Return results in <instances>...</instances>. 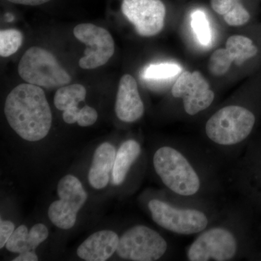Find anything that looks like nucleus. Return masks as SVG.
Returning a JSON list of instances; mask_svg holds the SVG:
<instances>
[{"label": "nucleus", "mask_w": 261, "mask_h": 261, "mask_svg": "<svg viewBox=\"0 0 261 261\" xmlns=\"http://www.w3.org/2000/svg\"><path fill=\"white\" fill-rule=\"evenodd\" d=\"M206 145L168 142L152 154V166L166 190L195 200L218 202L227 180L226 164Z\"/></svg>", "instance_id": "1"}, {"label": "nucleus", "mask_w": 261, "mask_h": 261, "mask_svg": "<svg viewBox=\"0 0 261 261\" xmlns=\"http://www.w3.org/2000/svg\"><path fill=\"white\" fill-rule=\"evenodd\" d=\"M251 207L239 199L224 204L216 221L196 235L185 249L189 261H232L246 259L260 249Z\"/></svg>", "instance_id": "2"}, {"label": "nucleus", "mask_w": 261, "mask_h": 261, "mask_svg": "<svg viewBox=\"0 0 261 261\" xmlns=\"http://www.w3.org/2000/svg\"><path fill=\"white\" fill-rule=\"evenodd\" d=\"M260 114L261 100L220 108L205 123L206 146L225 162H233L252 140Z\"/></svg>", "instance_id": "3"}, {"label": "nucleus", "mask_w": 261, "mask_h": 261, "mask_svg": "<svg viewBox=\"0 0 261 261\" xmlns=\"http://www.w3.org/2000/svg\"><path fill=\"white\" fill-rule=\"evenodd\" d=\"M152 221L160 227L181 236H196L210 226L223 205L214 201L195 200L167 191L147 200Z\"/></svg>", "instance_id": "4"}, {"label": "nucleus", "mask_w": 261, "mask_h": 261, "mask_svg": "<svg viewBox=\"0 0 261 261\" xmlns=\"http://www.w3.org/2000/svg\"><path fill=\"white\" fill-rule=\"evenodd\" d=\"M5 114L17 135L29 142L42 140L51 128L50 107L39 86L25 83L15 87L6 98Z\"/></svg>", "instance_id": "5"}, {"label": "nucleus", "mask_w": 261, "mask_h": 261, "mask_svg": "<svg viewBox=\"0 0 261 261\" xmlns=\"http://www.w3.org/2000/svg\"><path fill=\"white\" fill-rule=\"evenodd\" d=\"M227 180L239 199L261 214V137L249 142L227 171Z\"/></svg>", "instance_id": "6"}, {"label": "nucleus", "mask_w": 261, "mask_h": 261, "mask_svg": "<svg viewBox=\"0 0 261 261\" xmlns=\"http://www.w3.org/2000/svg\"><path fill=\"white\" fill-rule=\"evenodd\" d=\"M18 73L27 83L45 88L63 87L71 81L56 57L40 47H32L25 51L19 63Z\"/></svg>", "instance_id": "7"}, {"label": "nucleus", "mask_w": 261, "mask_h": 261, "mask_svg": "<svg viewBox=\"0 0 261 261\" xmlns=\"http://www.w3.org/2000/svg\"><path fill=\"white\" fill-rule=\"evenodd\" d=\"M167 240L153 228L136 225L126 230L119 240L117 255L132 261H155L167 255Z\"/></svg>", "instance_id": "8"}, {"label": "nucleus", "mask_w": 261, "mask_h": 261, "mask_svg": "<svg viewBox=\"0 0 261 261\" xmlns=\"http://www.w3.org/2000/svg\"><path fill=\"white\" fill-rule=\"evenodd\" d=\"M60 200L51 204L48 216L62 229H69L76 221L77 214L87 200V192L80 180L72 175L61 178L58 185Z\"/></svg>", "instance_id": "9"}, {"label": "nucleus", "mask_w": 261, "mask_h": 261, "mask_svg": "<svg viewBox=\"0 0 261 261\" xmlns=\"http://www.w3.org/2000/svg\"><path fill=\"white\" fill-rule=\"evenodd\" d=\"M171 94L181 99L182 110L188 116L204 112L214 102L215 93L208 82L199 71H184L173 84Z\"/></svg>", "instance_id": "10"}, {"label": "nucleus", "mask_w": 261, "mask_h": 261, "mask_svg": "<svg viewBox=\"0 0 261 261\" xmlns=\"http://www.w3.org/2000/svg\"><path fill=\"white\" fill-rule=\"evenodd\" d=\"M77 39L87 46L79 65L83 69L102 66L112 58L115 51L113 37L106 29L92 23L79 24L73 29Z\"/></svg>", "instance_id": "11"}, {"label": "nucleus", "mask_w": 261, "mask_h": 261, "mask_svg": "<svg viewBox=\"0 0 261 261\" xmlns=\"http://www.w3.org/2000/svg\"><path fill=\"white\" fill-rule=\"evenodd\" d=\"M121 11L142 37H153L164 27L166 10L161 0H123Z\"/></svg>", "instance_id": "12"}, {"label": "nucleus", "mask_w": 261, "mask_h": 261, "mask_svg": "<svg viewBox=\"0 0 261 261\" xmlns=\"http://www.w3.org/2000/svg\"><path fill=\"white\" fill-rule=\"evenodd\" d=\"M260 54L258 46L250 38L242 35L228 37L226 48L217 49L211 55L208 69L216 76L227 73L233 63L238 66L250 60H254Z\"/></svg>", "instance_id": "13"}, {"label": "nucleus", "mask_w": 261, "mask_h": 261, "mask_svg": "<svg viewBox=\"0 0 261 261\" xmlns=\"http://www.w3.org/2000/svg\"><path fill=\"white\" fill-rule=\"evenodd\" d=\"M115 111L118 119L125 123H134L143 116L145 106L132 75H123L120 80Z\"/></svg>", "instance_id": "14"}, {"label": "nucleus", "mask_w": 261, "mask_h": 261, "mask_svg": "<svg viewBox=\"0 0 261 261\" xmlns=\"http://www.w3.org/2000/svg\"><path fill=\"white\" fill-rule=\"evenodd\" d=\"M120 238L111 230H102L89 236L77 250V255L87 261H106L116 252Z\"/></svg>", "instance_id": "15"}, {"label": "nucleus", "mask_w": 261, "mask_h": 261, "mask_svg": "<svg viewBox=\"0 0 261 261\" xmlns=\"http://www.w3.org/2000/svg\"><path fill=\"white\" fill-rule=\"evenodd\" d=\"M116 155V148L108 142H105L96 149L89 172V184L93 188L100 190L107 186Z\"/></svg>", "instance_id": "16"}, {"label": "nucleus", "mask_w": 261, "mask_h": 261, "mask_svg": "<svg viewBox=\"0 0 261 261\" xmlns=\"http://www.w3.org/2000/svg\"><path fill=\"white\" fill-rule=\"evenodd\" d=\"M140 144L135 140H128L123 144L116 152L112 171L113 183L121 185L125 181L132 166L142 154Z\"/></svg>", "instance_id": "17"}, {"label": "nucleus", "mask_w": 261, "mask_h": 261, "mask_svg": "<svg viewBox=\"0 0 261 261\" xmlns=\"http://www.w3.org/2000/svg\"><path fill=\"white\" fill-rule=\"evenodd\" d=\"M86 95L87 90L82 84L63 86L57 90L54 104L58 110L64 111L68 108L78 106L79 103L85 99Z\"/></svg>", "instance_id": "18"}, {"label": "nucleus", "mask_w": 261, "mask_h": 261, "mask_svg": "<svg viewBox=\"0 0 261 261\" xmlns=\"http://www.w3.org/2000/svg\"><path fill=\"white\" fill-rule=\"evenodd\" d=\"M23 36L17 29H6L0 32V56L3 58L13 56L23 42Z\"/></svg>", "instance_id": "19"}, {"label": "nucleus", "mask_w": 261, "mask_h": 261, "mask_svg": "<svg viewBox=\"0 0 261 261\" xmlns=\"http://www.w3.org/2000/svg\"><path fill=\"white\" fill-rule=\"evenodd\" d=\"M181 71L179 65L172 63H159L147 66L144 70L143 77L147 80H166L179 74Z\"/></svg>", "instance_id": "20"}, {"label": "nucleus", "mask_w": 261, "mask_h": 261, "mask_svg": "<svg viewBox=\"0 0 261 261\" xmlns=\"http://www.w3.org/2000/svg\"><path fill=\"white\" fill-rule=\"evenodd\" d=\"M29 232L28 228L24 225H21L15 229L14 232L5 245L7 250L18 253L32 251L29 245Z\"/></svg>", "instance_id": "21"}, {"label": "nucleus", "mask_w": 261, "mask_h": 261, "mask_svg": "<svg viewBox=\"0 0 261 261\" xmlns=\"http://www.w3.org/2000/svg\"><path fill=\"white\" fill-rule=\"evenodd\" d=\"M192 27L201 44L207 45L211 41L208 20L203 12L197 10L192 15Z\"/></svg>", "instance_id": "22"}, {"label": "nucleus", "mask_w": 261, "mask_h": 261, "mask_svg": "<svg viewBox=\"0 0 261 261\" xmlns=\"http://www.w3.org/2000/svg\"><path fill=\"white\" fill-rule=\"evenodd\" d=\"M223 17L225 22L231 27H241L245 25L250 20V13L241 3L228 14Z\"/></svg>", "instance_id": "23"}, {"label": "nucleus", "mask_w": 261, "mask_h": 261, "mask_svg": "<svg viewBox=\"0 0 261 261\" xmlns=\"http://www.w3.org/2000/svg\"><path fill=\"white\" fill-rule=\"evenodd\" d=\"M48 235H49V231L44 224L34 225L29 232V245L30 250L34 251L48 238Z\"/></svg>", "instance_id": "24"}, {"label": "nucleus", "mask_w": 261, "mask_h": 261, "mask_svg": "<svg viewBox=\"0 0 261 261\" xmlns=\"http://www.w3.org/2000/svg\"><path fill=\"white\" fill-rule=\"evenodd\" d=\"M240 3V0H211L213 10L223 16L232 11Z\"/></svg>", "instance_id": "25"}, {"label": "nucleus", "mask_w": 261, "mask_h": 261, "mask_svg": "<svg viewBox=\"0 0 261 261\" xmlns=\"http://www.w3.org/2000/svg\"><path fill=\"white\" fill-rule=\"evenodd\" d=\"M98 114L97 111L90 106H86L80 109L77 123L80 126H92L97 121Z\"/></svg>", "instance_id": "26"}, {"label": "nucleus", "mask_w": 261, "mask_h": 261, "mask_svg": "<svg viewBox=\"0 0 261 261\" xmlns=\"http://www.w3.org/2000/svg\"><path fill=\"white\" fill-rule=\"evenodd\" d=\"M15 231L14 224L9 221H0V248H3L6 245L11 235Z\"/></svg>", "instance_id": "27"}, {"label": "nucleus", "mask_w": 261, "mask_h": 261, "mask_svg": "<svg viewBox=\"0 0 261 261\" xmlns=\"http://www.w3.org/2000/svg\"><path fill=\"white\" fill-rule=\"evenodd\" d=\"M80 109L78 106H74L65 110L63 112V118L65 123L73 124L78 121Z\"/></svg>", "instance_id": "28"}, {"label": "nucleus", "mask_w": 261, "mask_h": 261, "mask_svg": "<svg viewBox=\"0 0 261 261\" xmlns=\"http://www.w3.org/2000/svg\"><path fill=\"white\" fill-rule=\"evenodd\" d=\"M8 1L13 4L38 6V5L46 4L51 0H8Z\"/></svg>", "instance_id": "29"}, {"label": "nucleus", "mask_w": 261, "mask_h": 261, "mask_svg": "<svg viewBox=\"0 0 261 261\" xmlns=\"http://www.w3.org/2000/svg\"><path fill=\"white\" fill-rule=\"evenodd\" d=\"M13 261H37L38 256L34 251H27L20 253L18 257L13 259Z\"/></svg>", "instance_id": "30"}, {"label": "nucleus", "mask_w": 261, "mask_h": 261, "mask_svg": "<svg viewBox=\"0 0 261 261\" xmlns=\"http://www.w3.org/2000/svg\"><path fill=\"white\" fill-rule=\"evenodd\" d=\"M256 236L259 247L261 248V222L256 226Z\"/></svg>", "instance_id": "31"}, {"label": "nucleus", "mask_w": 261, "mask_h": 261, "mask_svg": "<svg viewBox=\"0 0 261 261\" xmlns=\"http://www.w3.org/2000/svg\"><path fill=\"white\" fill-rule=\"evenodd\" d=\"M250 260H261V248L258 250L250 259Z\"/></svg>", "instance_id": "32"}]
</instances>
